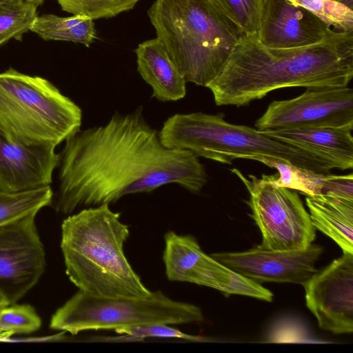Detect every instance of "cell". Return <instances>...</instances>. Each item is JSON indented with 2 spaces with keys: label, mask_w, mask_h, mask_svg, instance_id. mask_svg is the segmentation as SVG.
I'll return each mask as SVG.
<instances>
[{
  "label": "cell",
  "mask_w": 353,
  "mask_h": 353,
  "mask_svg": "<svg viewBox=\"0 0 353 353\" xmlns=\"http://www.w3.org/2000/svg\"><path fill=\"white\" fill-rule=\"evenodd\" d=\"M254 126L259 131L353 127V90L307 88L295 98L273 101Z\"/></svg>",
  "instance_id": "cell-10"
},
{
  "label": "cell",
  "mask_w": 353,
  "mask_h": 353,
  "mask_svg": "<svg viewBox=\"0 0 353 353\" xmlns=\"http://www.w3.org/2000/svg\"><path fill=\"white\" fill-rule=\"evenodd\" d=\"M303 287L306 305L321 329L338 334L353 332V253L343 252Z\"/></svg>",
  "instance_id": "cell-12"
},
{
  "label": "cell",
  "mask_w": 353,
  "mask_h": 353,
  "mask_svg": "<svg viewBox=\"0 0 353 353\" xmlns=\"http://www.w3.org/2000/svg\"><path fill=\"white\" fill-rule=\"evenodd\" d=\"M316 229L333 239L343 252L353 253V199L330 195L307 196Z\"/></svg>",
  "instance_id": "cell-19"
},
{
  "label": "cell",
  "mask_w": 353,
  "mask_h": 353,
  "mask_svg": "<svg viewBox=\"0 0 353 353\" xmlns=\"http://www.w3.org/2000/svg\"><path fill=\"white\" fill-rule=\"evenodd\" d=\"M164 239L163 261L169 281L195 283L226 294L272 301L273 294L269 290L205 254L193 236L169 231L165 234Z\"/></svg>",
  "instance_id": "cell-9"
},
{
  "label": "cell",
  "mask_w": 353,
  "mask_h": 353,
  "mask_svg": "<svg viewBox=\"0 0 353 353\" xmlns=\"http://www.w3.org/2000/svg\"><path fill=\"white\" fill-rule=\"evenodd\" d=\"M338 32H353V10L336 0H290Z\"/></svg>",
  "instance_id": "cell-25"
},
{
  "label": "cell",
  "mask_w": 353,
  "mask_h": 353,
  "mask_svg": "<svg viewBox=\"0 0 353 353\" xmlns=\"http://www.w3.org/2000/svg\"><path fill=\"white\" fill-rule=\"evenodd\" d=\"M203 320L199 307L173 300L159 290L143 298L105 297L79 290L52 315L50 327L75 335L88 330H116Z\"/></svg>",
  "instance_id": "cell-7"
},
{
  "label": "cell",
  "mask_w": 353,
  "mask_h": 353,
  "mask_svg": "<svg viewBox=\"0 0 353 353\" xmlns=\"http://www.w3.org/2000/svg\"><path fill=\"white\" fill-rule=\"evenodd\" d=\"M57 212L110 205L122 196L176 183L191 192L208 181L192 152L165 147L142 108L115 113L101 126L79 130L59 154Z\"/></svg>",
  "instance_id": "cell-1"
},
{
  "label": "cell",
  "mask_w": 353,
  "mask_h": 353,
  "mask_svg": "<svg viewBox=\"0 0 353 353\" xmlns=\"http://www.w3.org/2000/svg\"><path fill=\"white\" fill-rule=\"evenodd\" d=\"M336 1H339V0H336Z\"/></svg>",
  "instance_id": "cell-32"
},
{
  "label": "cell",
  "mask_w": 353,
  "mask_h": 353,
  "mask_svg": "<svg viewBox=\"0 0 353 353\" xmlns=\"http://www.w3.org/2000/svg\"><path fill=\"white\" fill-rule=\"evenodd\" d=\"M137 70L159 101H176L186 94V81L165 48L157 37L145 41L135 50Z\"/></svg>",
  "instance_id": "cell-17"
},
{
  "label": "cell",
  "mask_w": 353,
  "mask_h": 353,
  "mask_svg": "<svg viewBox=\"0 0 353 353\" xmlns=\"http://www.w3.org/2000/svg\"><path fill=\"white\" fill-rule=\"evenodd\" d=\"M323 252L311 244L301 250H274L258 245L240 252L214 253L210 256L236 273L258 283H291L303 285L317 272L315 265Z\"/></svg>",
  "instance_id": "cell-13"
},
{
  "label": "cell",
  "mask_w": 353,
  "mask_h": 353,
  "mask_svg": "<svg viewBox=\"0 0 353 353\" xmlns=\"http://www.w3.org/2000/svg\"><path fill=\"white\" fill-rule=\"evenodd\" d=\"M353 127L296 128L261 131L280 141L319 156L334 168H353Z\"/></svg>",
  "instance_id": "cell-16"
},
{
  "label": "cell",
  "mask_w": 353,
  "mask_h": 353,
  "mask_svg": "<svg viewBox=\"0 0 353 353\" xmlns=\"http://www.w3.org/2000/svg\"><path fill=\"white\" fill-rule=\"evenodd\" d=\"M353 77V32L334 31L304 47L270 48L244 34L208 88L216 105H248L274 90L347 86Z\"/></svg>",
  "instance_id": "cell-2"
},
{
  "label": "cell",
  "mask_w": 353,
  "mask_h": 353,
  "mask_svg": "<svg viewBox=\"0 0 353 353\" xmlns=\"http://www.w3.org/2000/svg\"><path fill=\"white\" fill-rule=\"evenodd\" d=\"M35 213L0 226V294L16 303L38 282L46 266Z\"/></svg>",
  "instance_id": "cell-11"
},
{
  "label": "cell",
  "mask_w": 353,
  "mask_h": 353,
  "mask_svg": "<svg viewBox=\"0 0 353 353\" xmlns=\"http://www.w3.org/2000/svg\"><path fill=\"white\" fill-rule=\"evenodd\" d=\"M257 161L278 170L270 175L273 185L300 191L307 196L330 195L353 199V174H326L296 166L290 162L274 157L257 156Z\"/></svg>",
  "instance_id": "cell-18"
},
{
  "label": "cell",
  "mask_w": 353,
  "mask_h": 353,
  "mask_svg": "<svg viewBox=\"0 0 353 353\" xmlns=\"http://www.w3.org/2000/svg\"><path fill=\"white\" fill-rule=\"evenodd\" d=\"M244 34H256L261 0H212Z\"/></svg>",
  "instance_id": "cell-26"
},
{
  "label": "cell",
  "mask_w": 353,
  "mask_h": 353,
  "mask_svg": "<svg viewBox=\"0 0 353 353\" xmlns=\"http://www.w3.org/2000/svg\"><path fill=\"white\" fill-rule=\"evenodd\" d=\"M41 320L30 305L8 304L0 307V334L5 340L14 334L37 331Z\"/></svg>",
  "instance_id": "cell-24"
},
{
  "label": "cell",
  "mask_w": 353,
  "mask_h": 353,
  "mask_svg": "<svg viewBox=\"0 0 353 353\" xmlns=\"http://www.w3.org/2000/svg\"><path fill=\"white\" fill-rule=\"evenodd\" d=\"M3 1V0H0V1Z\"/></svg>",
  "instance_id": "cell-33"
},
{
  "label": "cell",
  "mask_w": 353,
  "mask_h": 353,
  "mask_svg": "<svg viewBox=\"0 0 353 353\" xmlns=\"http://www.w3.org/2000/svg\"><path fill=\"white\" fill-rule=\"evenodd\" d=\"M334 31L313 13L290 0H261L256 35L266 48L307 46L323 41Z\"/></svg>",
  "instance_id": "cell-14"
},
{
  "label": "cell",
  "mask_w": 353,
  "mask_h": 353,
  "mask_svg": "<svg viewBox=\"0 0 353 353\" xmlns=\"http://www.w3.org/2000/svg\"><path fill=\"white\" fill-rule=\"evenodd\" d=\"M339 1L350 9H352L353 0H339Z\"/></svg>",
  "instance_id": "cell-28"
},
{
  "label": "cell",
  "mask_w": 353,
  "mask_h": 353,
  "mask_svg": "<svg viewBox=\"0 0 353 353\" xmlns=\"http://www.w3.org/2000/svg\"><path fill=\"white\" fill-rule=\"evenodd\" d=\"M0 340H3V338H2L1 335V334H0Z\"/></svg>",
  "instance_id": "cell-31"
},
{
  "label": "cell",
  "mask_w": 353,
  "mask_h": 353,
  "mask_svg": "<svg viewBox=\"0 0 353 353\" xmlns=\"http://www.w3.org/2000/svg\"><path fill=\"white\" fill-rule=\"evenodd\" d=\"M225 114L201 112L176 114L159 131L168 148L188 150L196 156L231 164L235 159L274 157L318 173L328 174V161L304 150L272 138L256 129L228 123Z\"/></svg>",
  "instance_id": "cell-5"
},
{
  "label": "cell",
  "mask_w": 353,
  "mask_h": 353,
  "mask_svg": "<svg viewBox=\"0 0 353 353\" xmlns=\"http://www.w3.org/2000/svg\"><path fill=\"white\" fill-rule=\"evenodd\" d=\"M247 188L251 216L262 234L263 247L274 250H301L316 238V228L296 192L272 184L270 175L245 176L233 168Z\"/></svg>",
  "instance_id": "cell-8"
},
{
  "label": "cell",
  "mask_w": 353,
  "mask_h": 353,
  "mask_svg": "<svg viewBox=\"0 0 353 353\" xmlns=\"http://www.w3.org/2000/svg\"><path fill=\"white\" fill-rule=\"evenodd\" d=\"M37 7L23 0L0 1V46L10 39L21 41L30 30L36 18Z\"/></svg>",
  "instance_id": "cell-22"
},
{
  "label": "cell",
  "mask_w": 353,
  "mask_h": 353,
  "mask_svg": "<svg viewBox=\"0 0 353 353\" xmlns=\"http://www.w3.org/2000/svg\"><path fill=\"white\" fill-rule=\"evenodd\" d=\"M81 121V108L47 79L11 68L0 73V133L8 140L56 148Z\"/></svg>",
  "instance_id": "cell-6"
},
{
  "label": "cell",
  "mask_w": 353,
  "mask_h": 353,
  "mask_svg": "<svg viewBox=\"0 0 353 353\" xmlns=\"http://www.w3.org/2000/svg\"><path fill=\"white\" fill-rule=\"evenodd\" d=\"M117 333L129 335L137 341L143 338H172L186 341H203L205 339L199 336L191 335L170 326L168 324H151L137 327H125L114 330Z\"/></svg>",
  "instance_id": "cell-27"
},
{
  "label": "cell",
  "mask_w": 353,
  "mask_h": 353,
  "mask_svg": "<svg viewBox=\"0 0 353 353\" xmlns=\"http://www.w3.org/2000/svg\"><path fill=\"white\" fill-rule=\"evenodd\" d=\"M9 304L5 298L0 294V307Z\"/></svg>",
  "instance_id": "cell-30"
},
{
  "label": "cell",
  "mask_w": 353,
  "mask_h": 353,
  "mask_svg": "<svg viewBox=\"0 0 353 353\" xmlns=\"http://www.w3.org/2000/svg\"><path fill=\"white\" fill-rule=\"evenodd\" d=\"M50 186L18 193L0 191V226L30 214H37L52 203Z\"/></svg>",
  "instance_id": "cell-21"
},
{
  "label": "cell",
  "mask_w": 353,
  "mask_h": 353,
  "mask_svg": "<svg viewBox=\"0 0 353 353\" xmlns=\"http://www.w3.org/2000/svg\"><path fill=\"white\" fill-rule=\"evenodd\" d=\"M59 164L55 147L23 145L0 133V191L18 193L50 186Z\"/></svg>",
  "instance_id": "cell-15"
},
{
  "label": "cell",
  "mask_w": 353,
  "mask_h": 353,
  "mask_svg": "<svg viewBox=\"0 0 353 353\" xmlns=\"http://www.w3.org/2000/svg\"><path fill=\"white\" fill-rule=\"evenodd\" d=\"M34 5L37 8L41 6L44 0H23Z\"/></svg>",
  "instance_id": "cell-29"
},
{
  "label": "cell",
  "mask_w": 353,
  "mask_h": 353,
  "mask_svg": "<svg viewBox=\"0 0 353 353\" xmlns=\"http://www.w3.org/2000/svg\"><path fill=\"white\" fill-rule=\"evenodd\" d=\"M119 212L108 204L83 208L61 225L65 273L79 290L105 297L143 298L149 290L126 258L130 236Z\"/></svg>",
  "instance_id": "cell-3"
},
{
  "label": "cell",
  "mask_w": 353,
  "mask_h": 353,
  "mask_svg": "<svg viewBox=\"0 0 353 353\" xmlns=\"http://www.w3.org/2000/svg\"><path fill=\"white\" fill-rule=\"evenodd\" d=\"M148 14L186 82L199 86L218 76L243 35L212 0H155Z\"/></svg>",
  "instance_id": "cell-4"
},
{
  "label": "cell",
  "mask_w": 353,
  "mask_h": 353,
  "mask_svg": "<svg viewBox=\"0 0 353 353\" xmlns=\"http://www.w3.org/2000/svg\"><path fill=\"white\" fill-rule=\"evenodd\" d=\"M61 9L92 20L108 19L130 10L140 0H57Z\"/></svg>",
  "instance_id": "cell-23"
},
{
  "label": "cell",
  "mask_w": 353,
  "mask_h": 353,
  "mask_svg": "<svg viewBox=\"0 0 353 353\" xmlns=\"http://www.w3.org/2000/svg\"><path fill=\"white\" fill-rule=\"evenodd\" d=\"M30 31L44 40L72 41L87 47L96 39L93 20L78 15L62 17L48 14L37 16Z\"/></svg>",
  "instance_id": "cell-20"
}]
</instances>
